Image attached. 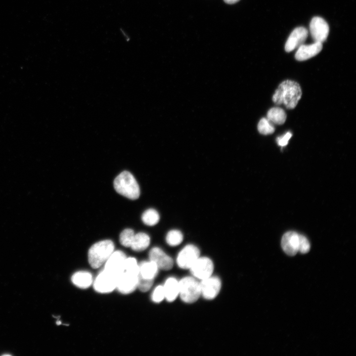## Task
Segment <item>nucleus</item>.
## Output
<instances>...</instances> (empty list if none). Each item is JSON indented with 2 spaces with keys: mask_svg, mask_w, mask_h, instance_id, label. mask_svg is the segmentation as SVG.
I'll list each match as a JSON object with an SVG mask.
<instances>
[{
  "mask_svg": "<svg viewBox=\"0 0 356 356\" xmlns=\"http://www.w3.org/2000/svg\"><path fill=\"white\" fill-rule=\"evenodd\" d=\"M302 96V90L298 83L286 80L282 82L272 96L273 101L276 104H284L289 109H294Z\"/></svg>",
  "mask_w": 356,
  "mask_h": 356,
  "instance_id": "f257e3e1",
  "label": "nucleus"
},
{
  "mask_svg": "<svg viewBox=\"0 0 356 356\" xmlns=\"http://www.w3.org/2000/svg\"><path fill=\"white\" fill-rule=\"evenodd\" d=\"M114 187L117 193L131 200L138 198L139 185L133 175L128 171L121 173L114 181Z\"/></svg>",
  "mask_w": 356,
  "mask_h": 356,
  "instance_id": "f03ea898",
  "label": "nucleus"
},
{
  "mask_svg": "<svg viewBox=\"0 0 356 356\" xmlns=\"http://www.w3.org/2000/svg\"><path fill=\"white\" fill-rule=\"evenodd\" d=\"M114 251V244L111 240H104L93 244L89 250L88 261L93 268L104 265Z\"/></svg>",
  "mask_w": 356,
  "mask_h": 356,
  "instance_id": "7ed1b4c3",
  "label": "nucleus"
},
{
  "mask_svg": "<svg viewBox=\"0 0 356 356\" xmlns=\"http://www.w3.org/2000/svg\"><path fill=\"white\" fill-rule=\"evenodd\" d=\"M178 296L184 303H193L201 296L200 282L193 276L182 278L178 281Z\"/></svg>",
  "mask_w": 356,
  "mask_h": 356,
  "instance_id": "20e7f679",
  "label": "nucleus"
},
{
  "mask_svg": "<svg viewBox=\"0 0 356 356\" xmlns=\"http://www.w3.org/2000/svg\"><path fill=\"white\" fill-rule=\"evenodd\" d=\"M117 277L104 269L96 276L93 283L94 289L97 292L107 293L116 288Z\"/></svg>",
  "mask_w": 356,
  "mask_h": 356,
  "instance_id": "39448f33",
  "label": "nucleus"
},
{
  "mask_svg": "<svg viewBox=\"0 0 356 356\" xmlns=\"http://www.w3.org/2000/svg\"><path fill=\"white\" fill-rule=\"evenodd\" d=\"M200 257V250L192 244L185 246L178 253L177 257L178 266L182 269H189Z\"/></svg>",
  "mask_w": 356,
  "mask_h": 356,
  "instance_id": "423d86ee",
  "label": "nucleus"
},
{
  "mask_svg": "<svg viewBox=\"0 0 356 356\" xmlns=\"http://www.w3.org/2000/svg\"><path fill=\"white\" fill-rule=\"evenodd\" d=\"M189 269L193 277L202 280L212 275L214 264L210 258L199 257Z\"/></svg>",
  "mask_w": 356,
  "mask_h": 356,
  "instance_id": "0eeeda50",
  "label": "nucleus"
},
{
  "mask_svg": "<svg viewBox=\"0 0 356 356\" xmlns=\"http://www.w3.org/2000/svg\"><path fill=\"white\" fill-rule=\"evenodd\" d=\"M310 31L314 42L322 43L327 38L329 28L324 19L315 16L312 18L310 22Z\"/></svg>",
  "mask_w": 356,
  "mask_h": 356,
  "instance_id": "6e6552de",
  "label": "nucleus"
},
{
  "mask_svg": "<svg viewBox=\"0 0 356 356\" xmlns=\"http://www.w3.org/2000/svg\"><path fill=\"white\" fill-rule=\"evenodd\" d=\"M221 281L217 276H210L200 282L201 295L206 300H213L219 293Z\"/></svg>",
  "mask_w": 356,
  "mask_h": 356,
  "instance_id": "1a4fd4ad",
  "label": "nucleus"
},
{
  "mask_svg": "<svg viewBox=\"0 0 356 356\" xmlns=\"http://www.w3.org/2000/svg\"><path fill=\"white\" fill-rule=\"evenodd\" d=\"M127 257L122 251L117 250L112 253L104 264V269L118 277L124 271L125 262Z\"/></svg>",
  "mask_w": 356,
  "mask_h": 356,
  "instance_id": "9d476101",
  "label": "nucleus"
},
{
  "mask_svg": "<svg viewBox=\"0 0 356 356\" xmlns=\"http://www.w3.org/2000/svg\"><path fill=\"white\" fill-rule=\"evenodd\" d=\"M138 275L124 271L118 276L116 288L121 293L128 294L137 288Z\"/></svg>",
  "mask_w": 356,
  "mask_h": 356,
  "instance_id": "9b49d317",
  "label": "nucleus"
},
{
  "mask_svg": "<svg viewBox=\"0 0 356 356\" xmlns=\"http://www.w3.org/2000/svg\"><path fill=\"white\" fill-rule=\"evenodd\" d=\"M149 260L154 263L159 269L169 270L174 265L172 258L159 247L152 248L149 252Z\"/></svg>",
  "mask_w": 356,
  "mask_h": 356,
  "instance_id": "f8f14e48",
  "label": "nucleus"
},
{
  "mask_svg": "<svg viewBox=\"0 0 356 356\" xmlns=\"http://www.w3.org/2000/svg\"><path fill=\"white\" fill-rule=\"evenodd\" d=\"M308 35V30L305 27H299L294 29L286 42V51L290 52L304 44Z\"/></svg>",
  "mask_w": 356,
  "mask_h": 356,
  "instance_id": "ddd939ff",
  "label": "nucleus"
},
{
  "mask_svg": "<svg viewBox=\"0 0 356 356\" xmlns=\"http://www.w3.org/2000/svg\"><path fill=\"white\" fill-rule=\"evenodd\" d=\"M299 234L294 231L286 232L281 239V247L289 256L295 255L298 252Z\"/></svg>",
  "mask_w": 356,
  "mask_h": 356,
  "instance_id": "4468645a",
  "label": "nucleus"
},
{
  "mask_svg": "<svg viewBox=\"0 0 356 356\" xmlns=\"http://www.w3.org/2000/svg\"><path fill=\"white\" fill-rule=\"evenodd\" d=\"M322 49V44L319 42L306 45L303 44L298 47L295 58L298 61L309 59L319 53Z\"/></svg>",
  "mask_w": 356,
  "mask_h": 356,
  "instance_id": "2eb2a0df",
  "label": "nucleus"
},
{
  "mask_svg": "<svg viewBox=\"0 0 356 356\" xmlns=\"http://www.w3.org/2000/svg\"><path fill=\"white\" fill-rule=\"evenodd\" d=\"M158 267L153 262H142L139 265L138 277L143 279L154 280L158 272Z\"/></svg>",
  "mask_w": 356,
  "mask_h": 356,
  "instance_id": "dca6fc26",
  "label": "nucleus"
},
{
  "mask_svg": "<svg viewBox=\"0 0 356 356\" xmlns=\"http://www.w3.org/2000/svg\"><path fill=\"white\" fill-rule=\"evenodd\" d=\"M163 286L167 301L170 302L175 301L179 294L178 281L174 277H169Z\"/></svg>",
  "mask_w": 356,
  "mask_h": 356,
  "instance_id": "f3484780",
  "label": "nucleus"
},
{
  "mask_svg": "<svg viewBox=\"0 0 356 356\" xmlns=\"http://www.w3.org/2000/svg\"><path fill=\"white\" fill-rule=\"evenodd\" d=\"M71 280L75 286L82 289L89 288L93 282L92 275L85 271L75 273L71 277Z\"/></svg>",
  "mask_w": 356,
  "mask_h": 356,
  "instance_id": "a211bd4d",
  "label": "nucleus"
},
{
  "mask_svg": "<svg viewBox=\"0 0 356 356\" xmlns=\"http://www.w3.org/2000/svg\"><path fill=\"white\" fill-rule=\"evenodd\" d=\"M150 243V237L144 232H138L134 234L131 248L136 252H141L146 249Z\"/></svg>",
  "mask_w": 356,
  "mask_h": 356,
  "instance_id": "6ab92c4d",
  "label": "nucleus"
},
{
  "mask_svg": "<svg viewBox=\"0 0 356 356\" xmlns=\"http://www.w3.org/2000/svg\"><path fill=\"white\" fill-rule=\"evenodd\" d=\"M267 119L271 123L277 125L284 124L286 119V114L283 109L280 107H273L267 113Z\"/></svg>",
  "mask_w": 356,
  "mask_h": 356,
  "instance_id": "aec40b11",
  "label": "nucleus"
},
{
  "mask_svg": "<svg viewBox=\"0 0 356 356\" xmlns=\"http://www.w3.org/2000/svg\"><path fill=\"white\" fill-rule=\"evenodd\" d=\"M141 219L145 224L149 226H153L159 222L160 216L156 210L154 209H149L144 211L142 214Z\"/></svg>",
  "mask_w": 356,
  "mask_h": 356,
  "instance_id": "412c9836",
  "label": "nucleus"
},
{
  "mask_svg": "<svg viewBox=\"0 0 356 356\" xmlns=\"http://www.w3.org/2000/svg\"><path fill=\"white\" fill-rule=\"evenodd\" d=\"M183 236L179 230L172 229L170 230L166 236L167 244L171 246L179 245L183 241Z\"/></svg>",
  "mask_w": 356,
  "mask_h": 356,
  "instance_id": "4be33fe9",
  "label": "nucleus"
},
{
  "mask_svg": "<svg viewBox=\"0 0 356 356\" xmlns=\"http://www.w3.org/2000/svg\"><path fill=\"white\" fill-rule=\"evenodd\" d=\"M258 130L260 134L267 135L274 133L275 128L269 120L267 118H263L258 124Z\"/></svg>",
  "mask_w": 356,
  "mask_h": 356,
  "instance_id": "5701e85b",
  "label": "nucleus"
},
{
  "mask_svg": "<svg viewBox=\"0 0 356 356\" xmlns=\"http://www.w3.org/2000/svg\"><path fill=\"white\" fill-rule=\"evenodd\" d=\"M134 234L132 229L126 228L123 230L119 236V241L121 245L126 247H130Z\"/></svg>",
  "mask_w": 356,
  "mask_h": 356,
  "instance_id": "b1692460",
  "label": "nucleus"
},
{
  "mask_svg": "<svg viewBox=\"0 0 356 356\" xmlns=\"http://www.w3.org/2000/svg\"><path fill=\"white\" fill-rule=\"evenodd\" d=\"M124 271L134 275H138L139 265L135 258L130 257L126 259Z\"/></svg>",
  "mask_w": 356,
  "mask_h": 356,
  "instance_id": "393cba45",
  "label": "nucleus"
},
{
  "mask_svg": "<svg viewBox=\"0 0 356 356\" xmlns=\"http://www.w3.org/2000/svg\"><path fill=\"white\" fill-rule=\"evenodd\" d=\"M310 243L307 237L299 234L298 251L302 254H306L310 251Z\"/></svg>",
  "mask_w": 356,
  "mask_h": 356,
  "instance_id": "a878e982",
  "label": "nucleus"
},
{
  "mask_svg": "<svg viewBox=\"0 0 356 356\" xmlns=\"http://www.w3.org/2000/svg\"><path fill=\"white\" fill-rule=\"evenodd\" d=\"M165 298V293L162 285L157 286L153 290L152 295V300L156 303L161 302Z\"/></svg>",
  "mask_w": 356,
  "mask_h": 356,
  "instance_id": "bb28decb",
  "label": "nucleus"
},
{
  "mask_svg": "<svg viewBox=\"0 0 356 356\" xmlns=\"http://www.w3.org/2000/svg\"><path fill=\"white\" fill-rule=\"evenodd\" d=\"M154 280H148L138 277L137 288L143 292L148 291L152 287Z\"/></svg>",
  "mask_w": 356,
  "mask_h": 356,
  "instance_id": "cd10ccee",
  "label": "nucleus"
},
{
  "mask_svg": "<svg viewBox=\"0 0 356 356\" xmlns=\"http://www.w3.org/2000/svg\"><path fill=\"white\" fill-rule=\"evenodd\" d=\"M292 135V134L290 132H288L283 136L278 137L276 139L277 144L282 147L286 146Z\"/></svg>",
  "mask_w": 356,
  "mask_h": 356,
  "instance_id": "c85d7f7f",
  "label": "nucleus"
},
{
  "mask_svg": "<svg viewBox=\"0 0 356 356\" xmlns=\"http://www.w3.org/2000/svg\"><path fill=\"white\" fill-rule=\"evenodd\" d=\"M240 0H223V1L227 4H234L238 1H239Z\"/></svg>",
  "mask_w": 356,
  "mask_h": 356,
  "instance_id": "c756f323",
  "label": "nucleus"
}]
</instances>
